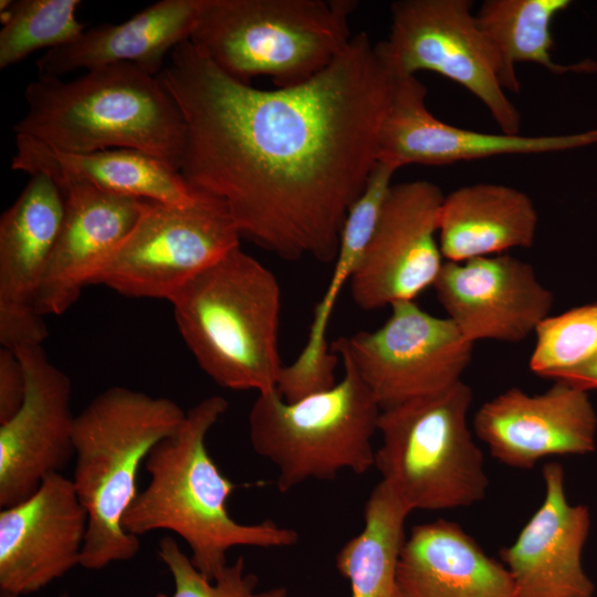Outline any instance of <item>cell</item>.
Wrapping results in <instances>:
<instances>
[{"mask_svg": "<svg viewBox=\"0 0 597 597\" xmlns=\"http://www.w3.org/2000/svg\"><path fill=\"white\" fill-rule=\"evenodd\" d=\"M201 0H160L117 24L85 30L74 42L46 51L36 62L38 76L63 75L128 63L158 75L164 61L190 40Z\"/></svg>", "mask_w": 597, "mask_h": 597, "instance_id": "cell-21", "label": "cell"}, {"mask_svg": "<svg viewBox=\"0 0 597 597\" xmlns=\"http://www.w3.org/2000/svg\"><path fill=\"white\" fill-rule=\"evenodd\" d=\"M63 189L44 174L31 175L0 218V343L41 345L49 335L38 301L62 228Z\"/></svg>", "mask_w": 597, "mask_h": 597, "instance_id": "cell-14", "label": "cell"}, {"mask_svg": "<svg viewBox=\"0 0 597 597\" xmlns=\"http://www.w3.org/2000/svg\"><path fill=\"white\" fill-rule=\"evenodd\" d=\"M552 379L567 383L587 392L597 389V354L583 365L559 373Z\"/></svg>", "mask_w": 597, "mask_h": 597, "instance_id": "cell-32", "label": "cell"}, {"mask_svg": "<svg viewBox=\"0 0 597 597\" xmlns=\"http://www.w3.org/2000/svg\"><path fill=\"white\" fill-rule=\"evenodd\" d=\"M185 123L180 174L222 201L241 235L286 261L335 260L378 163L395 73L368 34L303 84L260 90L188 40L157 75Z\"/></svg>", "mask_w": 597, "mask_h": 597, "instance_id": "cell-1", "label": "cell"}, {"mask_svg": "<svg viewBox=\"0 0 597 597\" xmlns=\"http://www.w3.org/2000/svg\"><path fill=\"white\" fill-rule=\"evenodd\" d=\"M27 383L17 353L7 347L0 349V423L10 419L22 406Z\"/></svg>", "mask_w": 597, "mask_h": 597, "instance_id": "cell-31", "label": "cell"}, {"mask_svg": "<svg viewBox=\"0 0 597 597\" xmlns=\"http://www.w3.org/2000/svg\"><path fill=\"white\" fill-rule=\"evenodd\" d=\"M185 417L174 400L123 386L105 389L76 415L71 479L88 516L82 567L97 570L138 554L139 538L124 530L123 517L147 455Z\"/></svg>", "mask_w": 597, "mask_h": 597, "instance_id": "cell-4", "label": "cell"}, {"mask_svg": "<svg viewBox=\"0 0 597 597\" xmlns=\"http://www.w3.org/2000/svg\"><path fill=\"white\" fill-rule=\"evenodd\" d=\"M545 495L515 541L500 551L515 597H594L595 584L583 566L590 512L570 504L558 462L542 471Z\"/></svg>", "mask_w": 597, "mask_h": 597, "instance_id": "cell-19", "label": "cell"}, {"mask_svg": "<svg viewBox=\"0 0 597 597\" xmlns=\"http://www.w3.org/2000/svg\"><path fill=\"white\" fill-rule=\"evenodd\" d=\"M56 184L64 191L65 210L39 295L38 308L43 316L63 314L86 285L95 284L145 203L80 182Z\"/></svg>", "mask_w": 597, "mask_h": 597, "instance_id": "cell-20", "label": "cell"}, {"mask_svg": "<svg viewBox=\"0 0 597 597\" xmlns=\"http://www.w3.org/2000/svg\"><path fill=\"white\" fill-rule=\"evenodd\" d=\"M80 0H1L0 69L41 49L67 45L86 30L76 18Z\"/></svg>", "mask_w": 597, "mask_h": 597, "instance_id": "cell-28", "label": "cell"}, {"mask_svg": "<svg viewBox=\"0 0 597 597\" xmlns=\"http://www.w3.org/2000/svg\"><path fill=\"white\" fill-rule=\"evenodd\" d=\"M569 0H486L475 18L479 27L498 51L510 85V92L521 88L515 65L520 62L535 63L549 72H597V62L584 60L575 64L553 61L554 18L570 6Z\"/></svg>", "mask_w": 597, "mask_h": 597, "instance_id": "cell-26", "label": "cell"}, {"mask_svg": "<svg viewBox=\"0 0 597 597\" xmlns=\"http://www.w3.org/2000/svg\"><path fill=\"white\" fill-rule=\"evenodd\" d=\"M375 331H359L331 345L346 356L381 410L443 391L461 381L474 343L448 317H437L415 301L397 302Z\"/></svg>", "mask_w": 597, "mask_h": 597, "instance_id": "cell-11", "label": "cell"}, {"mask_svg": "<svg viewBox=\"0 0 597 597\" xmlns=\"http://www.w3.org/2000/svg\"><path fill=\"white\" fill-rule=\"evenodd\" d=\"M472 9L471 0L396 1L389 35L377 48L394 73H438L480 100L502 133L517 135L521 114L505 93L502 60Z\"/></svg>", "mask_w": 597, "mask_h": 597, "instance_id": "cell-9", "label": "cell"}, {"mask_svg": "<svg viewBox=\"0 0 597 597\" xmlns=\"http://www.w3.org/2000/svg\"><path fill=\"white\" fill-rule=\"evenodd\" d=\"M158 556L171 575L174 591L154 597H287L284 587L258 591V577L245 572L242 556L228 564L214 580L207 579L170 536L160 540Z\"/></svg>", "mask_w": 597, "mask_h": 597, "instance_id": "cell-30", "label": "cell"}, {"mask_svg": "<svg viewBox=\"0 0 597 597\" xmlns=\"http://www.w3.org/2000/svg\"><path fill=\"white\" fill-rule=\"evenodd\" d=\"M433 289L447 317L472 343L522 342L554 303L532 265L506 253L444 261Z\"/></svg>", "mask_w": 597, "mask_h": 597, "instance_id": "cell-17", "label": "cell"}, {"mask_svg": "<svg viewBox=\"0 0 597 597\" xmlns=\"http://www.w3.org/2000/svg\"><path fill=\"white\" fill-rule=\"evenodd\" d=\"M531 371L552 379L597 354V302L548 315L536 327Z\"/></svg>", "mask_w": 597, "mask_h": 597, "instance_id": "cell-29", "label": "cell"}, {"mask_svg": "<svg viewBox=\"0 0 597 597\" xmlns=\"http://www.w3.org/2000/svg\"><path fill=\"white\" fill-rule=\"evenodd\" d=\"M221 396H209L188 411L181 426L158 442L144 468L150 475L123 517L124 530L137 537L167 530L189 546L195 567L214 580L233 547L285 548L298 542L293 528L272 520L241 523L227 507L235 484L212 460L206 438L228 409Z\"/></svg>", "mask_w": 597, "mask_h": 597, "instance_id": "cell-2", "label": "cell"}, {"mask_svg": "<svg viewBox=\"0 0 597 597\" xmlns=\"http://www.w3.org/2000/svg\"><path fill=\"white\" fill-rule=\"evenodd\" d=\"M538 214L524 191L494 182L460 187L444 196L438 240L443 259L462 262L531 248Z\"/></svg>", "mask_w": 597, "mask_h": 597, "instance_id": "cell-25", "label": "cell"}, {"mask_svg": "<svg viewBox=\"0 0 597 597\" xmlns=\"http://www.w3.org/2000/svg\"><path fill=\"white\" fill-rule=\"evenodd\" d=\"M226 205L201 192L187 206L145 200L137 222L95 284L136 298H172L240 247Z\"/></svg>", "mask_w": 597, "mask_h": 597, "instance_id": "cell-10", "label": "cell"}, {"mask_svg": "<svg viewBox=\"0 0 597 597\" xmlns=\"http://www.w3.org/2000/svg\"><path fill=\"white\" fill-rule=\"evenodd\" d=\"M59 597H71L67 593H62Z\"/></svg>", "mask_w": 597, "mask_h": 597, "instance_id": "cell-34", "label": "cell"}, {"mask_svg": "<svg viewBox=\"0 0 597 597\" xmlns=\"http://www.w3.org/2000/svg\"><path fill=\"white\" fill-rule=\"evenodd\" d=\"M88 516L72 482L48 476L24 501L0 511V590L39 591L81 565Z\"/></svg>", "mask_w": 597, "mask_h": 597, "instance_id": "cell-18", "label": "cell"}, {"mask_svg": "<svg viewBox=\"0 0 597 597\" xmlns=\"http://www.w3.org/2000/svg\"><path fill=\"white\" fill-rule=\"evenodd\" d=\"M473 430L499 462L527 470L547 457L594 452L597 413L587 391L556 380L542 394H499L478 409Z\"/></svg>", "mask_w": 597, "mask_h": 597, "instance_id": "cell-15", "label": "cell"}, {"mask_svg": "<svg viewBox=\"0 0 597 597\" xmlns=\"http://www.w3.org/2000/svg\"><path fill=\"white\" fill-rule=\"evenodd\" d=\"M389 108L378 138V161L441 166L502 155L563 151L597 144V128L568 135L489 134L453 126L427 107V88L416 75L395 73Z\"/></svg>", "mask_w": 597, "mask_h": 597, "instance_id": "cell-16", "label": "cell"}, {"mask_svg": "<svg viewBox=\"0 0 597 597\" xmlns=\"http://www.w3.org/2000/svg\"><path fill=\"white\" fill-rule=\"evenodd\" d=\"M11 168L44 174L54 181H74L124 197L168 205H191L201 196L179 170L133 149L66 153L33 138L15 136Z\"/></svg>", "mask_w": 597, "mask_h": 597, "instance_id": "cell-23", "label": "cell"}, {"mask_svg": "<svg viewBox=\"0 0 597 597\" xmlns=\"http://www.w3.org/2000/svg\"><path fill=\"white\" fill-rule=\"evenodd\" d=\"M0 597H18V596L8 591L0 590Z\"/></svg>", "mask_w": 597, "mask_h": 597, "instance_id": "cell-33", "label": "cell"}, {"mask_svg": "<svg viewBox=\"0 0 597 597\" xmlns=\"http://www.w3.org/2000/svg\"><path fill=\"white\" fill-rule=\"evenodd\" d=\"M352 0H201L192 45L222 72L277 88L305 83L352 40Z\"/></svg>", "mask_w": 597, "mask_h": 597, "instance_id": "cell-6", "label": "cell"}, {"mask_svg": "<svg viewBox=\"0 0 597 597\" xmlns=\"http://www.w3.org/2000/svg\"><path fill=\"white\" fill-rule=\"evenodd\" d=\"M25 375L20 409L0 423V507L31 496L74 458L72 386L41 345L13 348Z\"/></svg>", "mask_w": 597, "mask_h": 597, "instance_id": "cell-13", "label": "cell"}, {"mask_svg": "<svg viewBox=\"0 0 597 597\" xmlns=\"http://www.w3.org/2000/svg\"><path fill=\"white\" fill-rule=\"evenodd\" d=\"M397 597H515L501 561L490 557L459 524H419L404 543Z\"/></svg>", "mask_w": 597, "mask_h": 597, "instance_id": "cell-22", "label": "cell"}, {"mask_svg": "<svg viewBox=\"0 0 597 597\" xmlns=\"http://www.w3.org/2000/svg\"><path fill=\"white\" fill-rule=\"evenodd\" d=\"M23 95L15 136L66 153L133 149L180 169L181 113L157 75L137 65H105L70 81L38 76Z\"/></svg>", "mask_w": 597, "mask_h": 597, "instance_id": "cell-3", "label": "cell"}, {"mask_svg": "<svg viewBox=\"0 0 597 597\" xmlns=\"http://www.w3.org/2000/svg\"><path fill=\"white\" fill-rule=\"evenodd\" d=\"M170 304L187 347L216 384L258 394L276 389L281 287L255 258L232 250Z\"/></svg>", "mask_w": 597, "mask_h": 597, "instance_id": "cell-5", "label": "cell"}, {"mask_svg": "<svg viewBox=\"0 0 597 597\" xmlns=\"http://www.w3.org/2000/svg\"><path fill=\"white\" fill-rule=\"evenodd\" d=\"M444 195L428 180L391 185L366 249L349 280L365 311L415 298L434 285L443 266L438 235Z\"/></svg>", "mask_w": 597, "mask_h": 597, "instance_id": "cell-12", "label": "cell"}, {"mask_svg": "<svg viewBox=\"0 0 597 597\" xmlns=\"http://www.w3.org/2000/svg\"><path fill=\"white\" fill-rule=\"evenodd\" d=\"M411 512L381 481L364 507V527L336 555V567L350 583L352 597H397L396 574Z\"/></svg>", "mask_w": 597, "mask_h": 597, "instance_id": "cell-27", "label": "cell"}, {"mask_svg": "<svg viewBox=\"0 0 597 597\" xmlns=\"http://www.w3.org/2000/svg\"><path fill=\"white\" fill-rule=\"evenodd\" d=\"M338 357L344 377L333 387L294 402L275 389L252 404L250 442L276 467L281 493L307 480H334L342 470L363 474L375 467L371 440L381 409L352 362Z\"/></svg>", "mask_w": 597, "mask_h": 597, "instance_id": "cell-7", "label": "cell"}, {"mask_svg": "<svg viewBox=\"0 0 597 597\" xmlns=\"http://www.w3.org/2000/svg\"><path fill=\"white\" fill-rule=\"evenodd\" d=\"M471 401L461 380L381 410L375 467L410 512L467 507L486 495L483 453L468 427Z\"/></svg>", "mask_w": 597, "mask_h": 597, "instance_id": "cell-8", "label": "cell"}, {"mask_svg": "<svg viewBox=\"0 0 597 597\" xmlns=\"http://www.w3.org/2000/svg\"><path fill=\"white\" fill-rule=\"evenodd\" d=\"M398 169L378 161L373 168L366 187L350 207L345 219L334 270L326 292L315 305L306 344L297 358L283 366L276 390L287 402L328 389L335 383L338 355L332 352L326 339L331 314L344 285L356 269L375 229L383 202Z\"/></svg>", "mask_w": 597, "mask_h": 597, "instance_id": "cell-24", "label": "cell"}]
</instances>
